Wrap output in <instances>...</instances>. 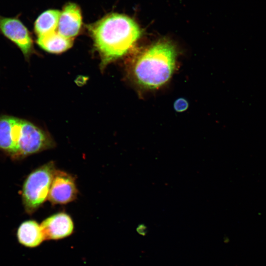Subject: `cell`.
I'll use <instances>...</instances> for the list:
<instances>
[{"label":"cell","instance_id":"13","mask_svg":"<svg viewBox=\"0 0 266 266\" xmlns=\"http://www.w3.org/2000/svg\"><path fill=\"white\" fill-rule=\"evenodd\" d=\"M136 231L140 235H145L147 233V228L144 224H139L136 228Z\"/></svg>","mask_w":266,"mask_h":266},{"label":"cell","instance_id":"2","mask_svg":"<svg viewBox=\"0 0 266 266\" xmlns=\"http://www.w3.org/2000/svg\"><path fill=\"white\" fill-rule=\"evenodd\" d=\"M55 142L45 132L19 118L0 117V149L14 157H23L53 148Z\"/></svg>","mask_w":266,"mask_h":266},{"label":"cell","instance_id":"8","mask_svg":"<svg viewBox=\"0 0 266 266\" xmlns=\"http://www.w3.org/2000/svg\"><path fill=\"white\" fill-rule=\"evenodd\" d=\"M81 24L79 7L75 3H68L61 12L57 31L66 37L73 39L78 33Z\"/></svg>","mask_w":266,"mask_h":266},{"label":"cell","instance_id":"9","mask_svg":"<svg viewBox=\"0 0 266 266\" xmlns=\"http://www.w3.org/2000/svg\"><path fill=\"white\" fill-rule=\"evenodd\" d=\"M17 236L20 244L30 248L37 247L45 240L40 225L34 220L21 223L18 229Z\"/></svg>","mask_w":266,"mask_h":266},{"label":"cell","instance_id":"11","mask_svg":"<svg viewBox=\"0 0 266 266\" xmlns=\"http://www.w3.org/2000/svg\"><path fill=\"white\" fill-rule=\"evenodd\" d=\"M61 12L48 10L41 13L34 24V32L37 37L57 31Z\"/></svg>","mask_w":266,"mask_h":266},{"label":"cell","instance_id":"10","mask_svg":"<svg viewBox=\"0 0 266 266\" xmlns=\"http://www.w3.org/2000/svg\"><path fill=\"white\" fill-rule=\"evenodd\" d=\"M73 39L66 37L57 31L37 37L36 42L43 50L52 53H60L70 48Z\"/></svg>","mask_w":266,"mask_h":266},{"label":"cell","instance_id":"6","mask_svg":"<svg viewBox=\"0 0 266 266\" xmlns=\"http://www.w3.org/2000/svg\"><path fill=\"white\" fill-rule=\"evenodd\" d=\"M77 195L75 179L66 172L56 170L50 187L48 199L54 204H66Z\"/></svg>","mask_w":266,"mask_h":266},{"label":"cell","instance_id":"12","mask_svg":"<svg viewBox=\"0 0 266 266\" xmlns=\"http://www.w3.org/2000/svg\"><path fill=\"white\" fill-rule=\"evenodd\" d=\"M188 106L187 101L184 99H179L177 100L174 103L175 110L177 112H183L185 111Z\"/></svg>","mask_w":266,"mask_h":266},{"label":"cell","instance_id":"5","mask_svg":"<svg viewBox=\"0 0 266 266\" xmlns=\"http://www.w3.org/2000/svg\"><path fill=\"white\" fill-rule=\"evenodd\" d=\"M0 32L21 50L26 58L33 51V40L26 26L17 17L0 15Z\"/></svg>","mask_w":266,"mask_h":266},{"label":"cell","instance_id":"3","mask_svg":"<svg viewBox=\"0 0 266 266\" xmlns=\"http://www.w3.org/2000/svg\"><path fill=\"white\" fill-rule=\"evenodd\" d=\"M176 51L167 41H160L143 51L136 59L133 73L141 86L154 89L165 84L174 69Z\"/></svg>","mask_w":266,"mask_h":266},{"label":"cell","instance_id":"1","mask_svg":"<svg viewBox=\"0 0 266 266\" xmlns=\"http://www.w3.org/2000/svg\"><path fill=\"white\" fill-rule=\"evenodd\" d=\"M89 30L103 66L127 53L141 33L133 19L118 13L105 16L89 26Z\"/></svg>","mask_w":266,"mask_h":266},{"label":"cell","instance_id":"7","mask_svg":"<svg viewBox=\"0 0 266 266\" xmlns=\"http://www.w3.org/2000/svg\"><path fill=\"white\" fill-rule=\"evenodd\" d=\"M40 226L45 240H58L66 237L72 233L74 229L71 217L64 212L47 218Z\"/></svg>","mask_w":266,"mask_h":266},{"label":"cell","instance_id":"4","mask_svg":"<svg viewBox=\"0 0 266 266\" xmlns=\"http://www.w3.org/2000/svg\"><path fill=\"white\" fill-rule=\"evenodd\" d=\"M56 170L55 164L50 162L33 171L25 180L22 196L28 213H33L48 199Z\"/></svg>","mask_w":266,"mask_h":266}]
</instances>
